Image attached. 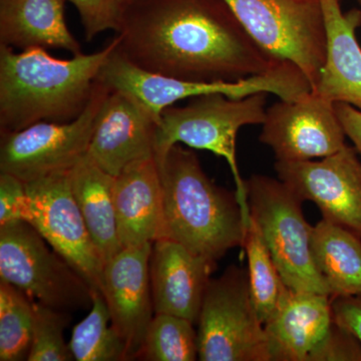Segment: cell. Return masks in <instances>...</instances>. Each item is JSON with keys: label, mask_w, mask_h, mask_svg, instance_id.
Here are the masks:
<instances>
[{"label": "cell", "mask_w": 361, "mask_h": 361, "mask_svg": "<svg viewBox=\"0 0 361 361\" xmlns=\"http://www.w3.org/2000/svg\"><path fill=\"white\" fill-rule=\"evenodd\" d=\"M116 37L134 65L192 82H235L281 63L255 44L224 0H139Z\"/></svg>", "instance_id": "1"}, {"label": "cell", "mask_w": 361, "mask_h": 361, "mask_svg": "<svg viewBox=\"0 0 361 361\" xmlns=\"http://www.w3.org/2000/svg\"><path fill=\"white\" fill-rule=\"evenodd\" d=\"M118 44L70 59L33 47L20 52L0 45V133L42 122L68 123L89 104L97 75Z\"/></svg>", "instance_id": "2"}, {"label": "cell", "mask_w": 361, "mask_h": 361, "mask_svg": "<svg viewBox=\"0 0 361 361\" xmlns=\"http://www.w3.org/2000/svg\"><path fill=\"white\" fill-rule=\"evenodd\" d=\"M156 161L163 191V238L215 264L228 251L243 247L249 212L236 192L216 185L196 154L179 144Z\"/></svg>", "instance_id": "3"}, {"label": "cell", "mask_w": 361, "mask_h": 361, "mask_svg": "<svg viewBox=\"0 0 361 361\" xmlns=\"http://www.w3.org/2000/svg\"><path fill=\"white\" fill-rule=\"evenodd\" d=\"M97 82L134 97L160 122L165 109L185 99L214 94L239 99L266 92L292 101L312 90L302 71L289 61H281L264 73L235 82H192L139 68L118 51V45L102 66Z\"/></svg>", "instance_id": "4"}, {"label": "cell", "mask_w": 361, "mask_h": 361, "mask_svg": "<svg viewBox=\"0 0 361 361\" xmlns=\"http://www.w3.org/2000/svg\"><path fill=\"white\" fill-rule=\"evenodd\" d=\"M266 104L267 94L260 92L239 99L221 94H206L193 97L185 106H169L161 113L155 157L165 155L171 147L180 142L224 158L234 178L237 196L249 212L246 180L240 174L237 161V135L245 126L262 125Z\"/></svg>", "instance_id": "5"}, {"label": "cell", "mask_w": 361, "mask_h": 361, "mask_svg": "<svg viewBox=\"0 0 361 361\" xmlns=\"http://www.w3.org/2000/svg\"><path fill=\"white\" fill-rule=\"evenodd\" d=\"M246 193L249 215L285 285L292 291L331 296L313 259L312 226L304 217L303 201L281 180L264 175H252Z\"/></svg>", "instance_id": "6"}, {"label": "cell", "mask_w": 361, "mask_h": 361, "mask_svg": "<svg viewBox=\"0 0 361 361\" xmlns=\"http://www.w3.org/2000/svg\"><path fill=\"white\" fill-rule=\"evenodd\" d=\"M249 37L271 58L289 61L314 89L326 32L319 0H224Z\"/></svg>", "instance_id": "7"}, {"label": "cell", "mask_w": 361, "mask_h": 361, "mask_svg": "<svg viewBox=\"0 0 361 361\" xmlns=\"http://www.w3.org/2000/svg\"><path fill=\"white\" fill-rule=\"evenodd\" d=\"M30 223L0 226V281L54 310L92 307L94 290L73 266Z\"/></svg>", "instance_id": "8"}, {"label": "cell", "mask_w": 361, "mask_h": 361, "mask_svg": "<svg viewBox=\"0 0 361 361\" xmlns=\"http://www.w3.org/2000/svg\"><path fill=\"white\" fill-rule=\"evenodd\" d=\"M196 325L199 360L270 361L264 325L243 268L229 266L211 278Z\"/></svg>", "instance_id": "9"}, {"label": "cell", "mask_w": 361, "mask_h": 361, "mask_svg": "<svg viewBox=\"0 0 361 361\" xmlns=\"http://www.w3.org/2000/svg\"><path fill=\"white\" fill-rule=\"evenodd\" d=\"M111 90L96 82L89 104L68 123H35L16 132L0 133V173L23 183L68 172L85 158L97 116Z\"/></svg>", "instance_id": "10"}, {"label": "cell", "mask_w": 361, "mask_h": 361, "mask_svg": "<svg viewBox=\"0 0 361 361\" xmlns=\"http://www.w3.org/2000/svg\"><path fill=\"white\" fill-rule=\"evenodd\" d=\"M32 226L54 250L102 293L104 263L90 237L73 191L70 171L25 183Z\"/></svg>", "instance_id": "11"}, {"label": "cell", "mask_w": 361, "mask_h": 361, "mask_svg": "<svg viewBox=\"0 0 361 361\" xmlns=\"http://www.w3.org/2000/svg\"><path fill=\"white\" fill-rule=\"evenodd\" d=\"M345 137L336 104L311 92L267 108L259 141L272 149L277 161H303L341 151Z\"/></svg>", "instance_id": "12"}, {"label": "cell", "mask_w": 361, "mask_h": 361, "mask_svg": "<svg viewBox=\"0 0 361 361\" xmlns=\"http://www.w3.org/2000/svg\"><path fill=\"white\" fill-rule=\"evenodd\" d=\"M278 179L301 200L314 203L323 219L361 237V160L345 146L325 158L275 163Z\"/></svg>", "instance_id": "13"}, {"label": "cell", "mask_w": 361, "mask_h": 361, "mask_svg": "<svg viewBox=\"0 0 361 361\" xmlns=\"http://www.w3.org/2000/svg\"><path fill=\"white\" fill-rule=\"evenodd\" d=\"M159 125L134 97L111 90L97 114L85 157L116 177L130 164L155 157Z\"/></svg>", "instance_id": "14"}, {"label": "cell", "mask_w": 361, "mask_h": 361, "mask_svg": "<svg viewBox=\"0 0 361 361\" xmlns=\"http://www.w3.org/2000/svg\"><path fill=\"white\" fill-rule=\"evenodd\" d=\"M152 247L153 243L123 248L104 266L102 294L111 324L127 344L130 360H137L155 315L149 278Z\"/></svg>", "instance_id": "15"}, {"label": "cell", "mask_w": 361, "mask_h": 361, "mask_svg": "<svg viewBox=\"0 0 361 361\" xmlns=\"http://www.w3.org/2000/svg\"><path fill=\"white\" fill-rule=\"evenodd\" d=\"M215 263L188 250L174 240H156L149 257L155 313L186 318L197 324Z\"/></svg>", "instance_id": "16"}, {"label": "cell", "mask_w": 361, "mask_h": 361, "mask_svg": "<svg viewBox=\"0 0 361 361\" xmlns=\"http://www.w3.org/2000/svg\"><path fill=\"white\" fill-rule=\"evenodd\" d=\"M334 322L331 296L287 288L264 324L270 361H310Z\"/></svg>", "instance_id": "17"}, {"label": "cell", "mask_w": 361, "mask_h": 361, "mask_svg": "<svg viewBox=\"0 0 361 361\" xmlns=\"http://www.w3.org/2000/svg\"><path fill=\"white\" fill-rule=\"evenodd\" d=\"M113 194L123 248L163 238V191L155 157L123 169L114 179Z\"/></svg>", "instance_id": "18"}, {"label": "cell", "mask_w": 361, "mask_h": 361, "mask_svg": "<svg viewBox=\"0 0 361 361\" xmlns=\"http://www.w3.org/2000/svg\"><path fill=\"white\" fill-rule=\"evenodd\" d=\"M326 32L324 65L313 92L334 104L361 110V47L356 30L361 11L343 13L341 0H319Z\"/></svg>", "instance_id": "19"}, {"label": "cell", "mask_w": 361, "mask_h": 361, "mask_svg": "<svg viewBox=\"0 0 361 361\" xmlns=\"http://www.w3.org/2000/svg\"><path fill=\"white\" fill-rule=\"evenodd\" d=\"M66 0H0V45L82 54L65 20Z\"/></svg>", "instance_id": "20"}, {"label": "cell", "mask_w": 361, "mask_h": 361, "mask_svg": "<svg viewBox=\"0 0 361 361\" xmlns=\"http://www.w3.org/2000/svg\"><path fill=\"white\" fill-rule=\"evenodd\" d=\"M114 179L87 157L70 171L71 191L104 264L123 249L114 203Z\"/></svg>", "instance_id": "21"}, {"label": "cell", "mask_w": 361, "mask_h": 361, "mask_svg": "<svg viewBox=\"0 0 361 361\" xmlns=\"http://www.w3.org/2000/svg\"><path fill=\"white\" fill-rule=\"evenodd\" d=\"M311 250L331 296L361 295V237L323 219L312 226Z\"/></svg>", "instance_id": "22"}, {"label": "cell", "mask_w": 361, "mask_h": 361, "mask_svg": "<svg viewBox=\"0 0 361 361\" xmlns=\"http://www.w3.org/2000/svg\"><path fill=\"white\" fill-rule=\"evenodd\" d=\"M68 343L75 360H130L127 344L111 324L106 299L99 291H94L90 313L73 327Z\"/></svg>", "instance_id": "23"}, {"label": "cell", "mask_w": 361, "mask_h": 361, "mask_svg": "<svg viewBox=\"0 0 361 361\" xmlns=\"http://www.w3.org/2000/svg\"><path fill=\"white\" fill-rule=\"evenodd\" d=\"M243 248L245 249L248 262L247 273L252 300L259 319L264 325L276 312L282 296L288 287L285 285L257 225L250 215Z\"/></svg>", "instance_id": "24"}, {"label": "cell", "mask_w": 361, "mask_h": 361, "mask_svg": "<svg viewBox=\"0 0 361 361\" xmlns=\"http://www.w3.org/2000/svg\"><path fill=\"white\" fill-rule=\"evenodd\" d=\"M35 300L0 281V360H27L32 345Z\"/></svg>", "instance_id": "25"}, {"label": "cell", "mask_w": 361, "mask_h": 361, "mask_svg": "<svg viewBox=\"0 0 361 361\" xmlns=\"http://www.w3.org/2000/svg\"><path fill=\"white\" fill-rule=\"evenodd\" d=\"M195 324L180 316L155 313L137 360L194 361L199 360Z\"/></svg>", "instance_id": "26"}, {"label": "cell", "mask_w": 361, "mask_h": 361, "mask_svg": "<svg viewBox=\"0 0 361 361\" xmlns=\"http://www.w3.org/2000/svg\"><path fill=\"white\" fill-rule=\"evenodd\" d=\"M68 313L35 300V320L28 361L75 360L70 343L63 336L71 320Z\"/></svg>", "instance_id": "27"}, {"label": "cell", "mask_w": 361, "mask_h": 361, "mask_svg": "<svg viewBox=\"0 0 361 361\" xmlns=\"http://www.w3.org/2000/svg\"><path fill=\"white\" fill-rule=\"evenodd\" d=\"M78 9L85 37L90 42L99 33L122 28L126 16L139 0H66Z\"/></svg>", "instance_id": "28"}, {"label": "cell", "mask_w": 361, "mask_h": 361, "mask_svg": "<svg viewBox=\"0 0 361 361\" xmlns=\"http://www.w3.org/2000/svg\"><path fill=\"white\" fill-rule=\"evenodd\" d=\"M14 222L32 225V201L23 180L7 173H0V226Z\"/></svg>", "instance_id": "29"}, {"label": "cell", "mask_w": 361, "mask_h": 361, "mask_svg": "<svg viewBox=\"0 0 361 361\" xmlns=\"http://www.w3.org/2000/svg\"><path fill=\"white\" fill-rule=\"evenodd\" d=\"M310 361H361V343L334 320Z\"/></svg>", "instance_id": "30"}, {"label": "cell", "mask_w": 361, "mask_h": 361, "mask_svg": "<svg viewBox=\"0 0 361 361\" xmlns=\"http://www.w3.org/2000/svg\"><path fill=\"white\" fill-rule=\"evenodd\" d=\"M334 319L361 343V295L331 296Z\"/></svg>", "instance_id": "31"}, {"label": "cell", "mask_w": 361, "mask_h": 361, "mask_svg": "<svg viewBox=\"0 0 361 361\" xmlns=\"http://www.w3.org/2000/svg\"><path fill=\"white\" fill-rule=\"evenodd\" d=\"M336 110L346 137L361 157V110L348 104H336Z\"/></svg>", "instance_id": "32"}, {"label": "cell", "mask_w": 361, "mask_h": 361, "mask_svg": "<svg viewBox=\"0 0 361 361\" xmlns=\"http://www.w3.org/2000/svg\"><path fill=\"white\" fill-rule=\"evenodd\" d=\"M358 1H360V6H361V0H358Z\"/></svg>", "instance_id": "33"}, {"label": "cell", "mask_w": 361, "mask_h": 361, "mask_svg": "<svg viewBox=\"0 0 361 361\" xmlns=\"http://www.w3.org/2000/svg\"><path fill=\"white\" fill-rule=\"evenodd\" d=\"M305 1H311V0H305Z\"/></svg>", "instance_id": "34"}, {"label": "cell", "mask_w": 361, "mask_h": 361, "mask_svg": "<svg viewBox=\"0 0 361 361\" xmlns=\"http://www.w3.org/2000/svg\"></svg>", "instance_id": "35"}]
</instances>
